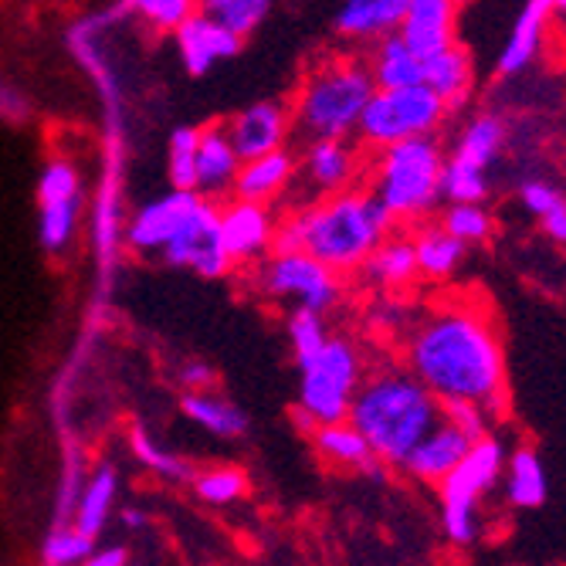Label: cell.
<instances>
[{"label":"cell","mask_w":566,"mask_h":566,"mask_svg":"<svg viewBox=\"0 0 566 566\" xmlns=\"http://www.w3.org/2000/svg\"><path fill=\"white\" fill-rule=\"evenodd\" d=\"M78 566H129V553L126 546H102V549H92V556Z\"/></svg>","instance_id":"bcb514c9"},{"label":"cell","mask_w":566,"mask_h":566,"mask_svg":"<svg viewBox=\"0 0 566 566\" xmlns=\"http://www.w3.org/2000/svg\"><path fill=\"white\" fill-rule=\"evenodd\" d=\"M180 410L214 438H241L248 431V415L221 394H184Z\"/></svg>","instance_id":"d4e9b609"},{"label":"cell","mask_w":566,"mask_h":566,"mask_svg":"<svg viewBox=\"0 0 566 566\" xmlns=\"http://www.w3.org/2000/svg\"><path fill=\"white\" fill-rule=\"evenodd\" d=\"M180 384L187 387V394H214L218 374L200 359H190V364L180 367Z\"/></svg>","instance_id":"f6af8a7d"},{"label":"cell","mask_w":566,"mask_h":566,"mask_svg":"<svg viewBox=\"0 0 566 566\" xmlns=\"http://www.w3.org/2000/svg\"><path fill=\"white\" fill-rule=\"evenodd\" d=\"M410 0H346L333 14V28L343 38L356 41H380L397 34Z\"/></svg>","instance_id":"ffe728a7"},{"label":"cell","mask_w":566,"mask_h":566,"mask_svg":"<svg viewBox=\"0 0 566 566\" xmlns=\"http://www.w3.org/2000/svg\"><path fill=\"white\" fill-rule=\"evenodd\" d=\"M505 448L499 438H482L472 444L469 458L438 485L441 489V523L451 543L469 546L479 536V499L489 495L505 475Z\"/></svg>","instance_id":"52a82bcc"},{"label":"cell","mask_w":566,"mask_h":566,"mask_svg":"<svg viewBox=\"0 0 566 566\" xmlns=\"http://www.w3.org/2000/svg\"><path fill=\"white\" fill-rule=\"evenodd\" d=\"M444 102L428 85L377 88L364 119H359L356 136L370 149H390L397 143L428 139L444 123Z\"/></svg>","instance_id":"ba28073f"},{"label":"cell","mask_w":566,"mask_h":566,"mask_svg":"<svg viewBox=\"0 0 566 566\" xmlns=\"http://www.w3.org/2000/svg\"><path fill=\"white\" fill-rule=\"evenodd\" d=\"M193 492L208 502V505H228L238 502L248 489V475L234 465H218V469H203L193 475Z\"/></svg>","instance_id":"d590c367"},{"label":"cell","mask_w":566,"mask_h":566,"mask_svg":"<svg viewBox=\"0 0 566 566\" xmlns=\"http://www.w3.org/2000/svg\"><path fill=\"white\" fill-rule=\"evenodd\" d=\"M441 421V400L407 367H380L364 377L349 407V424L367 438L380 465L400 469Z\"/></svg>","instance_id":"7a4b0ae2"},{"label":"cell","mask_w":566,"mask_h":566,"mask_svg":"<svg viewBox=\"0 0 566 566\" xmlns=\"http://www.w3.org/2000/svg\"><path fill=\"white\" fill-rule=\"evenodd\" d=\"M164 262L174 269H190L203 279H221L231 272V259L221 238V203L200 200L184 231L164 251Z\"/></svg>","instance_id":"30bf717a"},{"label":"cell","mask_w":566,"mask_h":566,"mask_svg":"<svg viewBox=\"0 0 566 566\" xmlns=\"http://www.w3.org/2000/svg\"><path fill=\"white\" fill-rule=\"evenodd\" d=\"M302 170L308 187L319 190L323 197H336L356 190L353 184L367 167H364V153L349 139H323V143H308Z\"/></svg>","instance_id":"9a60e30c"},{"label":"cell","mask_w":566,"mask_h":566,"mask_svg":"<svg viewBox=\"0 0 566 566\" xmlns=\"http://www.w3.org/2000/svg\"><path fill=\"white\" fill-rule=\"evenodd\" d=\"M305 254H313L333 275L364 272L370 254L394 234L397 221L370 190H346L319 197L302 208Z\"/></svg>","instance_id":"3957f363"},{"label":"cell","mask_w":566,"mask_h":566,"mask_svg":"<svg viewBox=\"0 0 566 566\" xmlns=\"http://www.w3.org/2000/svg\"><path fill=\"white\" fill-rule=\"evenodd\" d=\"M292 174H295V157H292L289 149L272 153V157H262V160L241 164V174L234 180L231 197L244 200V203H262V208H269V203L292 184Z\"/></svg>","instance_id":"44dd1931"},{"label":"cell","mask_w":566,"mask_h":566,"mask_svg":"<svg viewBox=\"0 0 566 566\" xmlns=\"http://www.w3.org/2000/svg\"><path fill=\"white\" fill-rule=\"evenodd\" d=\"M505 499L516 509H539L546 502V469L533 448H516L505 458Z\"/></svg>","instance_id":"484cf974"},{"label":"cell","mask_w":566,"mask_h":566,"mask_svg":"<svg viewBox=\"0 0 566 566\" xmlns=\"http://www.w3.org/2000/svg\"><path fill=\"white\" fill-rule=\"evenodd\" d=\"M221 238L234 265L265 262L275 241V218L262 203H244L231 197L228 203H221Z\"/></svg>","instance_id":"4fadbf2b"},{"label":"cell","mask_w":566,"mask_h":566,"mask_svg":"<svg viewBox=\"0 0 566 566\" xmlns=\"http://www.w3.org/2000/svg\"><path fill=\"white\" fill-rule=\"evenodd\" d=\"M200 200L203 197H197L193 190H167L146 200L126 228V244L139 254H164L170 241L184 231Z\"/></svg>","instance_id":"8fae6325"},{"label":"cell","mask_w":566,"mask_h":566,"mask_svg":"<svg viewBox=\"0 0 566 566\" xmlns=\"http://www.w3.org/2000/svg\"><path fill=\"white\" fill-rule=\"evenodd\" d=\"M129 448H133V458L139 461V465H146L153 475H160V479H167V482L187 485V482H193V475H197L180 454H174V451L164 448L160 441H153L143 428H136V431L129 434Z\"/></svg>","instance_id":"1f68e13d"},{"label":"cell","mask_w":566,"mask_h":566,"mask_svg":"<svg viewBox=\"0 0 566 566\" xmlns=\"http://www.w3.org/2000/svg\"><path fill=\"white\" fill-rule=\"evenodd\" d=\"M28 116H31V102H28V95H24L21 88H14L11 82L0 78V119L11 123V126H18V123H24Z\"/></svg>","instance_id":"ee69618b"},{"label":"cell","mask_w":566,"mask_h":566,"mask_svg":"<svg viewBox=\"0 0 566 566\" xmlns=\"http://www.w3.org/2000/svg\"><path fill=\"white\" fill-rule=\"evenodd\" d=\"M119 523H123L126 530H146L149 516H146V512H143L139 505H129V509L119 512Z\"/></svg>","instance_id":"7dc6e473"},{"label":"cell","mask_w":566,"mask_h":566,"mask_svg":"<svg viewBox=\"0 0 566 566\" xmlns=\"http://www.w3.org/2000/svg\"><path fill=\"white\" fill-rule=\"evenodd\" d=\"M549 24H553V0H530L505 34V44H502L499 62H495V75L512 78L523 69H530L533 59L543 51Z\"/></svg>","instance_id":"e0dca14e"},{"label":"cell","mask_w":566,"mask_h":566,"mask_svg":"<svg viewBox=\"0 0 566 566\" xmlns=\"http://www.w3.org/2000/svg\"><path fill=\"white\" fill-rule=\"evenodd\" d=\"M441 197L448 200V208H454V203H482L489 197V170L448 157L441 174Z\"/></svg>","instance_id":"d6a6232c"},{"label":"cell","mask_w":566,"mask_h":566,"mask_svg":"<svg viewBox=\"0 0 566 566\" xmlns=\"http://www.w3.org/2000/svg\"><path fill=\"white\" fill-rule=\"evenodd\" d=\"M370 193L390 211L397 224L421 221L434 211L441 200V174H444V153L428 139L397 143L380 149L370 164Z\"/></svg>","instance_id":"5b68a950"},{"label":"cell","mask_w":566,"mask_h":566,"mask_svg":"<svg viewBox=\"0 0 566 566\" xmlns=\"http://www.w3.org/2000/svg\"><path fill=\"white\" fill-rule=\"evenodd\" d=\"M259 289L272 298H289L295 308L308 313H326L339 298V275H333L326 265H319L313 254H269L259 265Z\"/></svg>","instance_id":"9c48e42d"},{"label":"cell","mask_w":566,"mask_h":566,"mask_svg":"<svg viewBox=\"0 0 566 566\" xmlns=\"http://www.w3.org/2000/svg\"><path fill=\"white\" fill-rule=\"evenodd\" d=\"M472 438L469 434H461L454 424H448V421H441L418 448H415V454L407 458V472L415 475V479H421V482H431V485H441L461 461L469 458V451H472Z\"/></svg>","instance_id":"d6986e66"},{"label":"cell","mask_w":566,"mask_h":566,"mask_svg":"<svg viewBox=\"0 0 566 566\" xmlns=\"http://www.w3.org/2000/svg\"><path fill=\"white\" fill-rule=\"evenodd\" d=\"M441 228L458 238L461 244H482L492 234V214L485 211V203H454V208L444 211Z\"/></svg>","instance_id":"8d00e7d4"},{"label":"cell","mask_w":566,"mask_h":566,"mask_svg":"<svg viewBox=\"0 0 566 566\" xmlns=\"http://www.w3.org/2000/svg\"><path fill=\"white\" fill-rule=\"evenodd\" d=\"M367 279L377 282V285H387V289H400V285H410L421 272H418V251H415V241L410 238H400V234H390L374 254L370 262L364 265Z\"/></svg>","instance_id":"83f0119b"},{"label":"cell","mask_w":566,"mask_h":566,"mask_svg":"<svg viewBox=\"0 0 566 566\" xmlns=\"http://www.w3.org/2000/svg\"><path fill=\"white\" fill-rule=\"evenodd\" d=\"M95 539L85 536L78 526H55L44 539V563L48 566H78L92 556Z\"/></svg>","instance_id":"74e56055"},{"label":"cell","mask_w":566,"mask_h":566,"mask_svg":"<svg viewBox=\"0 0 566 566\" xmlns=\"http://www.w3.org/2000/svg\"><path fill=\"white\" fill-rule=\"evenodd\" d=\"M133 11L143 24H149L160 34H177L190 18H193V4L190 0H133Z\"/></svg>","instance_id":"ab89813d"},{"label":"cell","mask_w":566,"mask_h":566,"mask_svg":"<svg viewBox=\"0 0 566 566\" xmlns=\"http://www.w3.org/2000/svg\"><path fill=\"white\" fill-rule=\"evenodd\" d=\"M520 200L526 203V211H530V214H536L539 221H546V218H553V214L566 211V197H563L549 180H536V177L523 180V187H520Z\"/></svg>","instance_id":"b9f144b4"},{"label":"cell","mask_w":566,"mask_h":566,"mask_svg":"<svg viewBox=\"0 0 566 566\" xmlns=\"http://www.w3.org/2000/svg\"><path fill=\"white\" fill-rule=\"evenodd\" d=\"M415 251H418V272L424 279H448L461 259H465V244L451 238L441 224H424L415 234Z\"/></svg>","instance_id":"f546056e"},{"label":"cell","mask_w":566,"mask_h":566,"mask_svg":"<svg viewBox=\"0 0 566 566\" xmlns=\"http://www.w3.org/2000/svg\"><path fill=\"white\" fill-rule=\"evenodd\" d=\"M241 174V160L228 139L224 123L200 126V146H197V184L193 193L203 200H221L234 190V180Z\"/></svg>","instance_id":"2e32d148"},{"label":"cell","mask_w":566,"mask_h":566,"mask_svg":"<svg viewBox=\"0 0 566 566\" xmlns=\"http://www.w3.org/2000/svg\"><path fill=\"white\" fill-rule=\"evenodd\" d=\"M543 228H546V234H549L553 241L566 244V211H559V214L546 218V221H543Z\"/></svg>","instance_id":"c3c4849f"},{"label":"cell","mask_w":566,"mask_h":566,"mask_svg":"<svg viewBox=\"0 0 566 566\" xmlns=\"http://www.w3.org/2000/svg\"><path fill=\"white\" fill-rule=\"evenodd\" d=\"M441 415L448 424H454L461 434H469L472 441L489 438V410L475 403H441Z\"/></svg>","instance_id":"7bdbcfd3"},{"label":"cell","mask_w":566,"mask_h":566,"mask_svg":"<svg viewBox=\"0 0 566 566\" xmlns=\"http://www.w3.org/2000/svg\"><path fill=\"white\" fill-rule=\"evenodd\" d=\"M174 38H177L180 62L193 78L208 75L218 62L234 59L241 51V41L234 34H228L221 24H214L208 14H200V11H193V18Z\"/></svg>","instance_id":"ac0fdd59"},{"label":"cell","mask_w":566,"mask_h":566,"mask_svg":"<svg viewBox=\"0 0 566 566\" xmlns=\"http://www.w3.org/2000/svg\"><path fill=\"white\" fill-rule=\"evenodd\" d=\"M502 146H505V123L492 113H479L475 119L465 123V129H461L451 157L465 160L479 170H489L499 160Z\"/></svg>","instance_id":"f1b7e54d"},{"label":"cell","mask_w":566,"mask_h":566,"mask_svg":"<svg viewBox=\"0 0 566 566\" xmlns=\"http://www.w3.org/2000/svg\"><path fill=\"white\" fill-rule=\"evenodd\" d=\"M403 364L441 403L505 407V349L485 302L438 305L403 339Z\"/></svg>","instance_id":"6da1fadb"},{"label":"cell","mask_w":566,"mask_h":566,"mask_svg":"<svg viewBox=\"0 0 566 566\" xmlns=\"http://www.w3.org/2000/svg\"><path fill=\"white\" fill-rule=\"evenodd\" d=\"M78 197H82V177H78V170L69 160H51L41 170V180H38V200H41V208H48V203L78 200Z\"/></svg>","instance_id":"60d3db41"},{"label":"cell","mask_w":566,"mask_h":566,"mask_svg":"<svg viewBox=\"0 0 566 566\" xmlns=\"http://www.w3.org/2000/svg\"><path fill=\"white\" fill-rule=\"evenodd\" d=\"M475 82V69H472V55L461 44L441 51V55L424 62V85L444 102V109H458L461 102L469 98Z\"/></svg>","instance_id":"603a6c76"},{"label":"cell","mask_w":566,"mask_h":566,"mask_svg":"<svg viewBox=\"0 0 566 566\" xmlns=\"http://www.w3.org/2000/svg\"><path fill=\"white\" fill-rule=\"evenodd\" d=\"M197 146H200L197 126H177L170 133V143H167L170 190H193V184H197Z\"/></svg>","instance_id":"836d02e7"},{"label":"cell","mask_w":566,"mask_h":566,"mask_svg":"<svg viewBox=\"0 0 566 566\" xmlns=\"http://www.w3.org/2000/svg\"><path fill=\"white\" fill-rule=\"evenodd\" d=\"M454 28L458 8L451 0H410L397 34L421 62H428L441 55V51L454 48Z\"/></svg>","instance_id":"5bb4252c"},{"label":"cell","mask_w":566,"mask_h":566,"mask_svg":"<svg viewBox=\"0 0 566 566\" xmlns=\"http://www.w3.org/2000/svg\"><path fill=\"white\" fill-rule=\"evenodd\" d=\"M116 492H119V475L113 465H98L95 475L85 482V492L78 499V509H75V523L85 536H98L109 523V512L116 505Z\"/></svg>","instance_id":"4316f807"},{"label":"cell","mask_w":566,"mask_h":566,"mask_svg":"<svg viewBox=\"0 0 566 566\" xmlns=\"http://www.w3.org/2000/svg\"><path fill=\"white\" fill-rule=\"evenodd\" d=\"M78 218H82V197L78 200H65V203H48V208H41L38 238H41L44 251L62 254L72 244L75 231H78Z\"/></svg>","instance_id":"e575fe53"},{"label":"cell","mask_w":566,"mask_h":566,"mask_svg":"<svg viewBox=\"0 0 566 566\" xmlns=\"http://www.w3.org/2000/svg\"><path fill=\"white\" fill-rule=\"evenodd\" d=\"M197 11L208 14L238 41H244L248 34L262 28V21L272 14V4L269 0H203V4H197Z\"/></svg>","instance_id":"4dcf8cb0"},{"label":"cell","mask_w":566,"mask_h":566,"mask_svg":"<svg viewBox=\"0 0 566 566\" xmlns=\"http://www.w3.org/2000/svg\"><path fill=\"white\" fill-rule=\"evenodd\" d=\"M224 129H228V139L238 153V160L251 164V160H262L285 149V139L292 129V109L279 98H265L241 109L238 116H231Z\"/></svg>","instance_id":"7c38bea8"},{"label":"cell","mask_w":566,"mask_h":566,"mask_svg":"<svg viewBox=\"0 0 566 566\" xmlns=\"http://www.w3.org/2000/svg\"><path fill=\"white\" fill-rule=\"evenodd\" d=\"M377 85L370 78L367 62L356 59H336L323 62L305 75L298 85L295 106H292V126L308 143L323 139H349L359 129Z\"/></svg>","instance_id":"277c9868"},{"label":"cell","mask_w":566,"mask_h":566,"mask_svg":"<svg viewBox=\"0 0 566 566\" xmlns=\"http://www.w3.org/2000/svg\"><path fill=\"white\" fill-rule=\"evenodd\" d=\"M367 69H370V78L377 88L424 85V62L400 41V34H387V38L374 41L370 55H367Z\"/></svg>","instance_id":"7402d4cb"},{"label":"cell","mask_w":566,"mask_h":566,"mask_svg":"<svg viewBox=\"0 0 566 566\" xmlns=\"http://www.w3.org/2000/svg\"><path fill=\"white\" fill-rule=\"evenodd\" d=\"M359 384H364V364L356 346L329 336L316 356L298 364V418L313 431L346 424Z\"/></svg>","instance_id":"8992f818"},{"label":"cell","mask_w":566,"mask_h":566,"mask_svg":"<svg viewBox=\"0 0 566 566\" xmlns=\"http://www.w3.org/2000/svg\"><path fill=\"white\" fill-rule=\"evenodd\" d=\"M316 451L329 461V465L349 469V472H364V475H377L380 461L374 454V448L367 444V438L359 434L349 421L346 424H333V428H319L313 434Z\"/></svg>","instance_id":"cb8c5ba5"},{"label":"cell","mask_w":566,"mask_h":566,"mask_svg":"<svg viewBox=\"0 0 566 566\" xmlns=\"http://www.w3.org/2000/svg\"><path fill=\"white\" fill-rule=\"evenodd\" d=\"M289 343H292V353H295L298 364L308 356H316L329 343V329H326L323 316L308 313V308H292L289 313Z\"/></svg>","instance_id":"f35d334b"}]
</instances>
